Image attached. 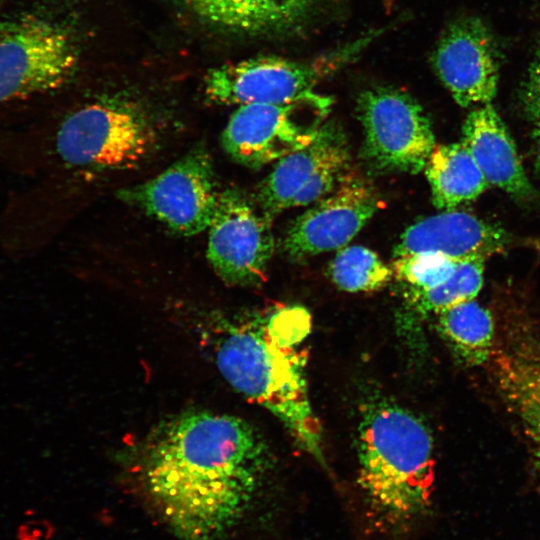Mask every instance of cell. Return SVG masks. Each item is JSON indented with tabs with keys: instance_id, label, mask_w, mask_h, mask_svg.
<instances>
[{
	"instance_id": "obj_1",
	"label": "cell",
	"mask_w": 540,
	"mask_h": 540,
	"mask_svg": "<svg viewBox=\"0 0 540 540\" xmlns=\"http://www.w3.org/2000/svg\"><path fill=\"white\" fill-rule=\"evenodd\" d=\"M268 465V447L248 422L189 411L156 429L141 473L148 495L177 535L220 540L252 503Z\"/></svg>"
},
{
	"instance_id": "obj_2",
	"label": "cell",
	"mask_w": 540,
	"mask_h": 540,
	"mask_svg": "<svg viewBox=\"0 0 540 540\" xmlns=\"http://www.w3.org/2000/svg\"><path fill=\"white\" fill-rule=\"evenodd\" d=\"M358 483L373 519L399 531L430 505L433 439L425 423L396 404L368 405L358 428Z\"/></svg>"
},
{
	"instance_id": "obj_3",
	"label": "cell",
	"mask_w": 540,
	"mask_h": 540,
	"mask_svg": "<svg viewBox=\"0 0 540 540\" xmlns=\"http://www.w3.org/2000/svg\"><path fill=\"white\" fill-rule=\"evenodd\" d=\"M296 346L268 331L265 321L231 326L216 350V363L227 382L273 413L297 444L324 464L322 434L313 412L305 359Z\"/></svg>"
},
{
	"instance_id": "obj_4",
	"label": "cell",
	"mask_w": 540,
	"mask_h": 540,
	"mask_svg": "<svg viewBox=\"0 0 540 540\" xmlns=\"http://www.w3.org/2000/svg\"><path fill=\"white\" fill-rule=\"evenodd\" d=\"M374 37L309 61L262 56L211 69L204 78L206 99L217 105L283 104L313 95L326 76L354 58Z\"/></svg>"
},
{
	"instance_id": "obj_5",
	"label": "cell",
	"mask_w": 540,
	"mask_h": 540,
	"mask_svg": "<svg viewBox=\"0 0 540 540\" xmlns=\"http://www.w3.org/2000/svg\"><path fill=\"white\" fill-rule=\"evenodd\" d=\"M364 130L362 157L376 172L416 174L434 149L431 123L421 105L398 89L376 87L357 99Z\"/></svg>"
},
{
	"instance_id": "obj_6",
	"label": "cell",
	"mask_w": 540,
	"mask_h": 540,
	"mask_svg": "<svg viewBox=\"0 0 540 540\" xmlns=\"http://www.w3.org/2000/svg\"><path fill=\"white\" fill-rule=\"evenodd\" d=\"M329 106L316 94L283 104L240 105L222 132V147L237 163L260 168L309 144Z\"/></svg>"
},
{
	"instance_id": "obj_7",
	"label": "cell",
	"mask_w": 540,
	"mask_h": 540,
	"mask_svg": "<svg viewBox=\"0 0 540 540\" xmlns=\"http://www.w3.org/2000/svg\"><path fill=\"white\" fill-rule=\"evenodd\" d=\"M218 193L210 154L198 145L156 177L125 187L117 196L173 232L192 236L208 229Z\"/></svg>"
},
{
	"instance_id": "obj_8",
	"label": "cell",
	"mask_w": 540,
	"mask_h": 540,
	"mask_svg": "<svg viewBox=\"0 0 540 540\" xmlns=\"http://www.w3.org/2000/svg\"><path fill=\"white\" fill-rule=\"evenodd\" d=\"M207 258L222 281L255 286L264 281L275 250L271 219L242 190L218 193L208 227Z\"/></svg>"
},
{
	"instance_id": "obj_9",
	"label": "cell",
	"mask_w": 540,
	"mask_h": 540,
	"mask_svg": "<svg viewBox=\"0 0 540 540\" xmlns=\"http://www.w3.org/2000/svg\"><path fill=\"white\" fill-rule=\"evenodd\" d=\"M362 177L345 174L332 193L318 200L289 227L283 249L293 261L345 247L379 208Z\"/></svg>"
},
{
	"instance_id": "obj_10",
	"label": "cell",
	"mask_w": 540,
	"mask_h": 540,
	"mask_svg": "<svg viewBox=\"0 0 540 540\" xmlns=\"http://www.w3.org/2000/svg\"><path fill=\"white\" fill-rule=\"evenodd\" d=\"M434 69L462 107L492 103L499 79V52L487 25L466 16L449 24L432 55Z\"/></svg>"
},
{
	"instance_id": "obj_11",
	"label": "cell",
	"mask_w": 540,
	"mask_h": 540,
	"mask_svg": "<svg viewBox=\"0 0 540 540\" xmlns=\"http://www.w3.org/2000/svg\"><path fill=\"white\" fill-rule=\"evenodd\" d=\"M507 233L472 214L446 210L411 225L394 249V257L438 253L456 261L487 258L508 246Z\"/></svg>"
},
{
	"instance_id": "obj_12",
	"label": "cell",
	"mask_w": 540,
	"mask_h": 540,
	"mask_svg": "<svg viewBox=\"0 0 540 540\" xmlns=\"http://www.w3.org/2000/svg\"><path fill=\"white\" fill-rule=\"evenodd\" d=\"M462 143L472 155L488 185L520 198L532 187L514 142L492 103L475 106L462 129Z\"/></svg>"
},
{
	"instance_id": "obj_13",
	"label": "cell",
	"mask_w": 540,
	"mask_h": 540,
	"mask_svg": "<svg viewBox=\"0 0 540 540\" xmlns=\"http://www.w3.org/2000/svg\"><path fill=\"white\" fill-rule=\"evenodd\" d=\"M349 154L342 129L327 123L306 146L279 159L256 193L257 204L270 219L291 207L293 199L328 163Z\"/></svg>"
},
{
	"instance_id": "obj_14",
	"label": "cell",
	"mask_w": 540,
	"mask_h": 540,
	"mask_svg": "<svg viewBox=\"0 0 540 540\" xmlns=\"http://www.w3.org/2000/svg\"><path fill=\"white\" fill-rule=\"evenodd\" d=\"M202 22L229 32L268 34L291 30L319 0H177Z\"/></svg>"
},
{
	"instance_id": "obj_15",
	"label": "cell",
	"mask_w": 540,
	"mask_h": 540,
	"mask_svg": "<svg viewBox=\"0 0 540 540\" xmlns=\"http://www.w3.org/2000/svg\"><path fill=\"white\" fill-rule=\"evenodd\" d=\"M424 169L433 203L445 211L476 199L489 186L462 141L435 146Z\"/></svg>"
},
{
	"instance_id": "obj_16",
	"label": "cell",
	"mask_w": 540,
	"mask_h": 540,
	"mask_svg": "<svg viewBox=\"0 0 540 540\" xmlns=\"http://www.w3.org/2000/svg\"><path fill=\"white\" fill-rule=\"evenodd\" d=\"M436 316L439 334L463 364L474 367L488 361L495 328L487 308L472 299L443 309Z\"/></svg>"
},
{
	"instance_id": "obj_17",
	"label": "cell",
	"mask_w": 540,
	"mask_h": 540,
	"mask_svg": "<svg viewBox=\"0 0 540 540\" xmlns=\"http://www.w3.org/2000/svg\"><path fill=\"white\" fill-rule=\"evenodd\" d=\"M484 260L458 261L453 274L430 289H408V303L418 315L437 314L455 304L475 299L483 285Z\"/></svg>"
},
{
	"instance_id": "obj_18",
	"label": "cell",
	"mask_w": 540,
	"mask_h": 540,
	"mask_svg": "<svg viewBox=\"0 0 540 540\" xmlns=\"http://www.w3.org/2000/svg\"><path fill=\"white\" fill-rule=\"evenodd\" d=\"M334 284L346 292H372L385 287L393 276L372 250L363 246L343 247L329 266Z\"/></svg>"
},
{
	"instance_id": "obj_19",
	"label": "cell",
	"mask_w": 540,
	"mask_h": 540,
	"mask_svg": "<svg viewBox=\"0 0 540 540\" xmlns=\"http://www.w3.org/2000/svg\"><path fill=\"white\" fill-rule=\"evenodd\" d=\"M458 261L438 253H417L396 257L393 274L408 289L425 290L440 285L454 272Z\"/></svg>"
},
{
	"instance_id": "obj_20",
	"label": "cell",
	"mask_w": 540,
	"mask_h": 540,
	"mask_svg": "<svg viewBox=\"0 0 540 540\" xmlns=\"http://www.w3.org/2000/svg\"><path fill=\"white\" fill-rule=\"evenodd\" d=\"M264 320L273 337L293 346L298 345L310 330V315L299 306L277 309Z\"/></svg>"
},
{
	"instance_id": "obj_21",
	"label": "cell",
	"mask_w": 540,
	"mask_h": 540,
	"mask_svg": "<svg viewBox=\"0 0 540 540\" xmlns=\"http://www.w3.org/2000/svg\"><path fill=\"white\" fill-rule=\"evenodd\" d=\"M523 103L535 129H540V46L528 68L523 87Z\"/></svg>"
},
{
	"instance_id": "obj_22",
	"label": "cell",
	"mask_w": 540,
	"mask_h": 540,
	"mask_svg": "<svg viewBox=\"0 0 540 540\" xmlns=\"http://www.w3.org/2000/svg\"><path fill=\"white\" fill-rule=\"evenodd\" d=\"M519 422L530 442L540 475V396L524 407L520 413Z\"/></svg>"
},
{
	"instance_id": "obj_23",
	"label": "cell",
	"mask_w": 540,
	"mask_h": 540,
	"mask_svg": "<svg viewBox=\"0 0 540 540\" xmlns=\"http://www.w3.org/2000/svg\"><path fill=\"white\" fill-rule=\"evenodd\" d=\"M534 135L537 144V164L540 167V129H535Z\"/></svg>"
},
{
	"instance_id": "obj_24",
	"label": "cell",
	"mask_w": 540,
	"mask_h": 540,
	"mask_svg": "<svg viewBox=\"0 0 540 540\" xmlns=\"http://www.w3.org/2000/svg\"><path fill=\"white\" fill-rule=\"evenodd\" d=\"M531 246L540 254V238L531 241Z\"/></svg>"
}]
</instances>
